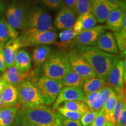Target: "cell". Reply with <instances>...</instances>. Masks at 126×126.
Segmentation results:
<instances>
[{"instance_id": "obj_42", "label": "cell", "mask_w": 126, "mask_h": 126, "mask_svg": "<svg viewBox=\"0 0 126 126\" xmlns=\"http://www.w3.org/2000/svg\"><path fill=\"white\" fill-rule=\"evenodd\" d=\"M75 2H76V0H63V2L65 6L71 8L72 9L74 8Z\"/></svg>"}, {"instance_id": "obj_48", "label": "cell", "mask_w": 126, "mask_h": 126, "mask_svg": "<svg viewBox=\"0 0 126 126\" xmlns=\"http://www.w3.org/2000/svg\"><path fill=\"white\" fill-rule=\"evenodd\" d=\"M118 1H122V2H125L126 0H118Z\"/></svg>"}, {"instance_id": "obj_29", "label": "cell", "mask_w": 126, "mask_h": 126, "mask_svg": "<svg viewBox=\"0 0 126 126\" xmlns=\"http://www.w3.org/2000/svg\"><path fill=\"white\" fill-rule=\"evenodd\" d=\"M116 102H117V95L116 92L114 91L104 103L103 106L107 123H113L114 124L113 120V112H114Z\"/></svg>"}, {"instance_id": "obj_47", "label": "cell", "mask_w": 126, "mask_h": 126, "mask_svg": "<svg viewBox=\"0 0 126 126\" xmlns=\"http://www.w3.org/2000/svg\"><path fill=\"white\" fill-rule=\"evenodd\" d=\"M2 102H0V108H2Z\"/></svg>"}, {"instance_id": "obj_30", "label": "cell", "mask_w": 126, "mask_h": 126, "mask_svg": "<svg viewBox=\"0 0 126 126\" xmlns=\"http://www.w3.org/2000/svg\"><path fill=\"white\" fill-rule=\"evenodd\" d=\"M84 81V79L71 70L61 79L63 86H75L81 88Z\"/></svg>"}, {"instance_id": "obj_51", "label": "cell", "mask_w": 126, "mask_h": 126, "mask_svg": "<svg viewBox=\"0 0 126 126\" xmlns=\"http://www.w3.org/2000/svg\"><path fill=\"white\" fill-rule=\"evenodd\" d=\"M90 126V125H89V126Z\"/></svg>"}, {"instance_id": "obj_38", "label": "cell", "mask_w": 126, "mask_h": 126, "mask_svg": "<svg viewBox=\"0 0 126 126\" xmlns=\"http://www.w3.org/2000/svg\"><path fill=\"white\" fill-rule=\"evenodd\" d=\"M60 126H82L79 120H75L63 117L61 115Z\"/></svg>"}, {"instance_id": "obj_13", "label": "cell", "mask_w": 126, "mask_h": 126, "mask_svg": "<svg viewBox=\"0 0 126 126\" xmlns=\"http://www.w3.org/2000/svg\"><path fill=\"white\" fill-rule=\"evenodd\" d=\"M85 94L81 88L75 86H63L53 104L52 109L57 110L63 103L72 100H83Z\"/></svg>"}, {"instance_id": "obj_21", "label": "cell", "mask_w": 126, "mask_h": 126, "mask_svg": "<svg viewBox=\"0 0 126 126\" xmlns=\"http://www.w3.org/2000/svg\"><path fill=\"white\" fill-rule=\"evenodd\" d=\"M19 32L8 23L4 16H0V43H5L11 39L18 37Z\"/></svg>"}, {"instance_id": "obj_50", "label": "cell", "mask_w": 126, "mask_h": 126, "mask_svg": "<svg viewBox=\"0 0 126 126\" xmlns=\"http://www.w3.org/2000/svg\"><path fill=\"white\" fill-rule=\"evenodd\" d=\"M1 72H0V78H1Z\"/></svg>"}, {"instance_id": "obj_46", "label": "cell", "mask_w": 126, "mask_h": 126, "mask_svg": "<svg viewBox=\"0 0 126 126\" xmlns=\"http://www.w3.org/2000/svg\"><path fill=\"white\" fill-rule=\"evenodd\" d=\"M106 126H115V125L113 123H107Z\"/></svg>"}, {"instance_id": "obj_22", "label": "cell", "mask_w": 126, "mask_h": 126, "mask_svg": "<svg viewBox=\"0 0 126 126\" xmlns=\"http://www.w3.org/2000/svg\"><path fill=\"white\" fill-rule=\"evenodd\" d=\"M14 65L20 72H28L31 70L32 59L25 49L19 50L15 57Z\"/></svg>"}, {"instance_id": "obj_28", "label": "cell", "mask_w": 126, "mask_h": 126, "mask_svg": "<svg viewBox=\"0 0 126 126\" xmlns=\"http://www.w3.org/2000/svg\"><path fill=\"white\" fill-rule=\"evenodd\" d=\"M83 101L85 102L89 109L96 111H100L104 105L103 99L98 91L85 94Z\"/></svg>"}, {"instance_id": "obj_23", "label": "cell", "mask_w": 126, "mask_h": 126, "mask_svg": "<svg viewBox=\"0 0 126 126\" xmlns=\"http://www.w3.org/2000/svg\"><path fill=\"white\" fill-rule=\"evenodd\" d=\"M51 51V47L47 45L37 46L33 51L32 61L34 65L40 67L48 59Z\"/></svg>"}, {"instance_id": "obj_32", "label": "cell", "mask_w": 126, "mask_h": 126, "mask_svg": "<svg viewBox=\"0 0 126 126\" xmlns=\"http://www.w3.org/2000/svg\"><path fill=\"white\" fill-rule=\"evenodd\" d=\"M63 108L67 109L81 113L83 114L89 109V107L83 100H72L64 102Z\"/></svg>"}, {"instance_id": "obj_5", "label": "cell", "mask_w": 126, "mask_h": 126, "mask_svg": "<svg viewBox=\"0 0 126 126\" xmlns=\"http://www.w3.org/2000/svg\"><path fill=\"white\" fill-rule=\"evenodd\" d=\"M18 89L20 107L28 108L45 105L34 82L31 80L22 82Z\"/></svg>"}, {"instance_id": "obj_3", "label": "cell", "mask_w": 126, "mask_h": 126, "mask_svg": "<svg viewBox=\"0 0 126 126\" xmlns=\"http://www.w3.org/2000/svg\"><path fill=\"white\" fill-rule=\"evenodd\" d=\"M71 70L68 52L59 49L50 54L42 65L44 76L61 80Z\"/></svg>"}, {"instance_id": "obj_24", "label": "cell", "mask_w": 126, "mask_h": 126, "mask_svg": "<svg viewBox=\"0 0 126 126\" xmlns=\"http://www.w3.org/2000/svg\"><path fill=\"white\" fill-rule=\"evenodd\" d=\"M77 34L78 33L75 32L72 28L63 30L58 35L59 41L57 40L54 45L59 49L64 50L68 47L71 46L72 42Z\"/></svg>"}, {"instance_id": "obj_49", "label": "cell", "mask_w": 126, "mask_h": 126, "mask_svg": "<svg viewBox=\"0 0 126 126\" xmlns=\"http://www.w3.org/2000/svg\"><path fill=\"white\" fill-rule=\"evenodd\" d=\"M107 1H115V0H107Z\"/></svg>"}, {"instance_id": "obj_35", "label": "cell", "mask_w": 126, "mask_h": 126, "mask_svg": "<svg viewBox=\"0 0 126 126\" xmlns=\"http://www.w3.org/2000/svg\"><path fill=\"white\" fill-rule=\"evenodd\" d=\"M57 110L60 114L61 116H63V117L71 120H80L82 116L83 115L81 113L77 112V111L67 109L63 108V106H60L57 109Z\"/></svg>"}, {"instance_id": "obj_15", "label": "cell", "mask_w": 126, "mask_h": 126, "mask_svg": "<svg viewBox=\"0 0 126 126\" xmlns=\"http://www.w3.org/2000/svg\"><path fill=\"white\" fill-rule=\"evenodd\" d=\"M126 17V3L123 2L119 7L111 12L106 21L107 29L119 32L122 29L124 19Z\"/></svg>"}, {"instance_id": "obj_16", "label": "cell", "mask_w": 126, "mask_h": 126, "mask_svg": "<svg viewBox=\"0 0 126 126\" xmlns=\"http://www.w3.org/2000/svg\"><path fill=\"white\" fill-rule=\"evenodd\" d=\"M75 19V12L74 9L66 6L61 8L54 21L55 26L59 30L71 29Z\"/></svg>"}, {"instance_id": "obj_37", "label": "cell", "mask_w": 126, "mask_h": 126, "mask_svg": "<svg viewBox=\"0 0 126 126\" xmlns=\"http://www.w3.org/2000/svg\"><path fill=\"white\" fill-rule=\"evenodd\" d=\"M42 2L49 8L56 9L63 7V0H42Z\"/></svg>"}, {"instance_id": "obj_34", "label": "cell", "mask_w": 126, "mask_h": 126, "mask_svg": "<svg viewBox=\"0 0 126 126\" xmlns=\"http://www.w3.org/2000/svg\"><path fill=\"white\" fill-rule=\"evenodd\" d=\"M99 111L89 109L85 113L83 114L81 119L80 122L82 126H88L94 122V120L97 116Z\"/></svg>"}, {"instance_id": "obj_27", "label": "cell", "mask_w": 126, "mask_h": 126, "mask_svg": "<svg viewBox=\"0 0 126 126\" xmlns=\"http://www.w3.org/2000/svg\"><path fill=\"white\" fill-rule=\"evenodd\" d=\"M116 93L117 95V102L113 112V120L115 126L120 118L124 109L126 108V89L123 88L120 90L116 91Z\"/></svg>"}, {"instance_id": "obj_36", "label": "cell", "mask_w": 126, "mask_h": 126, "mask_svg": "<svg viewBox=\"0 0 126 126\" xmlns=\"http://www.w3.org/2000/svg\"><path fill=\"white\" fill-rule=\"evenodd\" d=\"M107 124L106 117H105V111L103 108H102L99 111L98 114L92 123L90 124L91 126H106Z\"/></svg>"}, {"instance_id": "obj_45", "label": "cell", "mask_w": 126, "mask_h": 126, "mask_svg": "<svg viewBox=\"0 0 126 126\" xmlns=\"http://www.w3.org/2000/svg\"><path fill=\"white\" fill-rule=\"evenodd\" d=\"M60 120L59 121H58L57 122L55 123L51 124V125H48V126H60Z\"/></svg>"}, {"instance_id": "obj_43", "label": "cell", "mask_w": 126, "mask_h": 126, "mask_svg": "<svg viewBox=\"0 0 126 126\" xmlns=\"http://www.w3.org/2000/svg\"><path fill=\"white\" fill-rule=\"evenodd\" d=\"M5 85V84L4 83V82L0 79V102H2V94Z\"/></svg>"}, {"instance_id": "obj_41", "label": "cell", "mask_w": 126, "mask_h": 126, "mask_svg": "<svg viewBox=\"0 0 126 126\" xmlns=\"http://www.w3.org/2000/svg\"><path fill=\"white\" fill-rule=\"evenodd\" d=\"M115 126H126V108L124 109L120 118Z\"/></svg>"}, {"instance_id": "obj_26", "label": "cell", "mask_w": 126, "mask_h": 126, "mask_svg": "<svg viewBox=\"0 0 126 126\" xmlns=\"http://www.w3.org/2000/svg\"><path fill=\"white\" fill-rule=\"evenodd\" d=\"M106 84V80L96 76L85 80L82 88L83 94L85 95L99 90Z\"/></svg>"}, {"instance_id": "obj_19", "label": "cell", "mask_w": 126, "mask_h": 126, "mask_svg": "<svg viewBox=\"0 0 126 126\" xmlns=\"http://www.w3.org/2000/svg\"><path fill=\"white\" fill-rule=\"evenodd\" d=\"M4 45V56L7 68L14 65L15 57L19 50L21 48L18 37L11 39L8 40Z\"/></svg>"}, {"instance_id": "obj_8", "label": "cell", "mask_w": 126, "mask_h": 126, "mask_svg": "<svg viewBox=\"0 0 126 126\" xmlns=\"http://www.w3.org/2000/svg\"><path fill=\"white\" fill-rule=\"evenodd\" d=\"M28 11L23 4H11L6 9V19L16 30H24L27 26Z\"/></svg>"}, {"instance_id": "obj_17", "label": "cell", "mask_w": 126, "mask_h": 126, "mask_svg": "<svg viewBox=\"0 0 126 126\" xmlns=\"http://www.w3.org/2000/svg\"><path fill=\"white\" fill-rule=\"evenodd\" d=\"M96 47L102 51L113 54H119V48L114 33L106 32L99 37Z\"/></svg>"}, {"instance_id": "obj_1", "label": "cell", "mask_w": 126, "mask_h": 126, "mask_svg": "<svg viewBox=\"0 0 126 126\" xmlns=\"http://www.w3.org/2000/svg\"><path fill=\"white\" fill-rule=\"evenodd\" d=\"M90 64L96 76L106 80L110 71L120 60L119 54L103 51L96 46H73Z\"/></svg>"}, {"instance_id": "obj_39", "label": "cell", "mask_w": 126, "mask_h": 126, "mask_svg": "<svg viewBox=\"0 0 126 126\" xmlns=\"http://www.w3.org/2000/svg\"><path fill=\"white\" fill-rule=\"evenodd\" d=\"M98 91L100 96H101L102 99H103L104 103H105V101L107 100V99L108 98V97L114 91V90L110 86L105 85L100 88L99 90H98Z\"/></svg>"}, {"instance_id": "obj_2", "label": "cell", "mask_w": 126, "mask_h": 126, "mask_svg": "<svg viewBox=\"0 0 126 126\" xmlns=\"http://www.w3.org/2000/svg\"><path fill=\"white\" fill-rule=\"evenodd\" d=\"M14 120V126H46L57 122L61 119L59 113L45 105L34 107H20Z\"/></svg>"}, {"instance_id": "obj_9", "label": "cell", "mask_w": 126, "mask_h": 126, "mask_svg": "<svg viewBox=\"0 0 126 126\" xmlns=\"http://www.w3.org/2000/svg\"><path fill=\"white\" fill-rule=\"evenodd\" d=\"M68 54L71 70L76 72L85 80L96 77V74L90 64L79 54L73 47H71L70 51L68 52Z\"/></svg>"}, {"instance_id": "obj_7", "label": "cell", "mask_w": 126, "mask_h": 126, "mask_svg": "<svg viewBox=\"0 0 126 126\" xmlns=\"http://www.w3.org/2000/svg\"><path fill=\"white\" fill-rule=\"evenodd\" d=\"M26 28L39 31H54L51 16L45 9L35 7L29 9Z\"/></svg>"}, {"instance_id": "obj_14", "label": "cell", "mask_w": 126, "mask_h": 126, "mask_svg": "<svg viewBox=\"0 0 126 126\" xmlns=\"http://www.w3.org/2000/svg\"><path fill=\"white\" fill-rule=\"evenodd\" d=\"M34 73L31 71L26 72H20L17 70L15 65L8 68L4 74L1 75L0 79L4 82L5 84L11 85L19 87L22 82L26 80L32 81Z\"/></svg>"}, {"instance_id": "obj_25", "label": "cell", "mask_w": 126, "mask_h": 126, "mask_svg": "<svg viewBox=\"0 0 126 126\" xmlns=\"http://www.w3.org/2000/svg\"><path fill=\"white\" fill-rule=\"evenodd\" d=\"M18 107L0 108V126H11L19 110Z\"/></svg>"}, {"instance_id": "obj_10", "label": "cell", "mask_w": 126, "mask_h": 126, "mask_svg": "<svg viewBox=\"0 0 126 126\" xmlns=\"http://www.w3.org/2000/svg\"><path fill=\"white\" fill-rule=\"evenodd\" d=\"M123 2L118 0H90L91 12L96 19L97 22L104 23L111 12L119 7Z\"/></svg>"}, {"instance_id": "obj_12", "label": "cell", "mask_w": 126, "mask_h": 126, "mask_svg": "<svg viewBox=\"0 0 126 126\" xmlns=\"http://www.w3.org/2000/svg\"><path fill=\"white\" fill-rule=\"evenodd\" d=\"M108 82L109 86L114 91H117L124 88L126 81V61L120 60L110 71L108 75Z\"/></svg>"}, {"instance_id": "obj_4", "label": "cell", "mask_w": 126, "mask_h": 126, "mask_svg": "<svg viewBox=\"0 0 126 126\" xmlns=\"http://www.w3.org/2000/svg\"><path fill=\"white\" fill-rule=\"evenodd\" d=\"M22 47L54 45L58 39V34L52 31H39L32 28L23 30L18 37Z\"/></svg>"}, {"instance_id": "obj_31", "label": "cell", "mask_w": 126, "mask_h": 126, "mask_svg": "<svg viewBox=\"0 0 126 126\" xmlns=\"http://www.w3.org/2000/svg\"><path fill=\"white\" fill-rule=\"evenodd\" d=\"M118 48L125 56L126 51V17L124 19L123 26L119 32L114 33Z\"/></svg>"}, {"instance_id": "obj_44", "label": "cell", "mask_w": 126, "mask_h": 126, "mask_svg": "<svg viewBox=\"0 0 126 126\" xmlns=\"http://www.w3.org/2000/svg\"><path fill=\"white\" fill-rule=\"evenodd\" d=\"M5 9V6L4 4H3L2 1L1 0H0V14L1 12H2Z\"/></svg>"}, {"instance_id": "obj_40", "label": "cell", "mask_w": 126, "mask_h": 126, "mask_svg": "<svg viewBox=\"0 0 126 126\" xmlns=\"http://www.w3.org/2000/svg\"><path fill=\"white\" fill-rule=\"evenodd\" d=\"M4 43H0V72H4L7 68L5 63L4 56Z\"/></svg>"}, {"instance_id": "obj_6", "label": "cell", "mask_w": 126, "mask_h": 126, "mask_svg": "<svg viewBox=\"0 0 126 126\" xmlns=\"http://www.w3.org/2000/svg\"><path fill=\"white\" fill-rule=\"evenodd\" d=\"M34 83L46 106H50L54 103L60 91L63 87L61 80L55 79L46 76L37 78Z\"/></svg>"}, {"instance_id": "obj_18", "label": "cell", "mask_w": 126, "mask_h": 126, "mask_svg": "<svg viewBox=\"0 0 126 126\" xmlns=\"http://www.w3.org/2000/svg\"><path fill=\"white\" fill-rule=\"evenodd\" d=\"M2 103L4 107H20L18 88L11 85H5L2 94Z\"/></svg>"}, {"instance_id": "obj_33", "label": "cell", "mask_w": 126, "mask_h": 126, "mask_svg": "<svg viewBox=\"0 0 126 126\" xmlns=\"http://www.w3.org/2000/svg\"><path fill=\"white\" fill-rule=\"evenodd\" d=\"M74 11L78 15L91 12L90 0H76Z\"/></svg>"}, {"instance_id": "obj_20", "label": "cell", "mask_w": 126, "mask_h": 126, "mask_svg": "<svg viewBox=\"0 0 126 126\" xmlns=\"http://www.w3.org/2000/svg\"><path fill=\"white\" fill-rule=\"evenodd\" d=\"M97 23L94 16L91 12H88L78 15L76 20H75L72 29L78 34L82 32L94 28Z\"/></svg>"}, {"instance_id": "obj_11", "label": "cell", "mask_w": 126, "mask_h": 126, "mask_svg": "<svg viewBox=\"0 0 126 126\" xmlns=\"http://www.w3.org/2000/svg\"><path fill=\"white\" fill-rule=\"evenodd\" d=\"M106 25H96L91 29L82 32L77 34L72 42L71 47L75 46H96L97 41L100 36L107 31Z\"/></svg>"}]
</instances>
